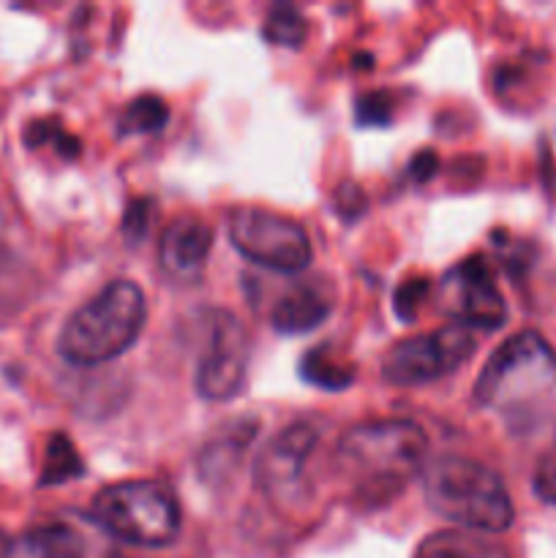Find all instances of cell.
Here are the masks:
<instances>
[{
	"mask_svg": "<svg viewBox=\"0 0 556 558\" xmlns=\"http://www.w3.org/2000/svg\"><path fill=\"white\" fill-rule=\"evenodd\" d=\"M147 319V303L134 281L107 283L101 292L65 319L58 352L65 363L93 368L134 347Z\"/></svg>",
	"mask_w": 556,
	"mask_h": 558,
	"instance_id": "3",
	"label": "cell"
},
{
	"mask_svg": "<svg viewBox=\"0 0 556 558\" xmlns=\"http://www.w3.org/2000/svg\"><path fill=\"white\" fill-rule=\"evenodd\" d=\"M229 240L240 256L276 272H300L314 256L303 223L254 205L229 216Z\"/></svg>",
	"mask_w": 556,
	"mask_h": 558,
	"instance_id": "6",
	"label": "cell"
},
{
	"mask_svg": "<svg viewBox=\"0 0 556 558\" xmlns=\"http://www.w3.org/2000/svg\"><path fill=\"white\" fill-rule=\"evenodd\" d=\"M556 390V352L532 330L507 338L474 381V401L485 409L516 414Z\"/></svg>",
	"mask_w": 556,
	"mask_h": 558,
	"instance_id": "4",
	"label": "cell"
},
{
	"mask_svg": "<svg viewBox=\"0 0 556 558\" xmlns=\"http://www.w3.org/2000/svg\"><path fill=\"white\" fill-rule=\"evenodd\" d=\"M532 488L540 501H545V505H556V445L540 458L537 469H534Z\"/></svg>",
	"mask_w": 556,
	"mask_h": 558,
	"instance_id": "20",
	"label": "cell"
},
{
	"mask_svg": "<svg viewBox=\"0 0 556 558\" xmlns=\"http://www.w3.org/2000/svg\"><path fill=\"white\" fill-rule=\"evenodd\" d=\"M251 436H254V423H251L245 430H238L234 439L210 441L207 450L202 452V474H205V477H218L221 469L232 466V463L238 461L240 452L245 450V445L251 441Z\"/></svg>",
	"mask_w": 556,
	"mask_h": 558,
	"instance_id": "19",
	"label": "cell"
},
{
	"mask_svg": "<svg viewBox=\"0 0 556 558\" xmlns=\"http://www.w3.org/2000/svg\"><path fill=\"white\" fill-rule=\"evenodd\" d=\"M442 303L447 314H452L456 325L469 327V330L472 327L496 330L507 319L505 298L483 256L461 262L456 270L447 272L442 283Z\"/></svg>",
	"mask_w": 556,
	"mask_h": 558,
	"instance_id": "8",
	"label": "cell"
},
{
	"mask_svg": "<svg viewBox=\"0 0 556 558\" xmlns=\"http://www.w3.org/2000/svg\"><path fill=\"white\" fill-rule=\"evenodd\" d=\"M425 501L452 526L474 534H501L516 521V507L499 474L461 456L425 463Z\"/></svg>",
	"mask_w": 556,
	"mask_h": 558,
	"instance_id": "2",
	"label": "cell"
},
{
	"mask_svg": "<svg viewBox=\"0 0 556 558\" xmlns=\"http://www.w3.org/2000/svg\"><path fill=\"white\" fill-rule=\"evenodd\" d=\"M425 294H428V281L423 278H414V281H403L401 289L396 292V311L401 319H414L423 305Z\"/></svg>",
	"mask_w": 556,
	"mask_h": 558,
	"instance_id": "21",
	"label": "cell"
},
{
	"mask_svg": "<svg viewBox=\"0 0 556 558\" xmlns=\"http://www.w3.org/2000/svg\"><path fill=\"white\" fill-rule=\"evenodd\" d=\"M436 153L434 150H423V153H418V156H414V161L409 163V172L414 174V180H428V178H434V172H436Z\"/></svg>",
	"mask_w": 556,
	"mask_h": 558,
	"instance_id": "24",
	"label": "cell"
},
{
	"mask_svg": "<svg viewBox=\"0 0 556 558\" xmlns=\"http://www.w3.org/2000/svg\"><path fill=\"white\" fill-rule=\"evenodd\" d=\"M358 123L360 125H385L390 123V101L385 93H365L358 98Z\"/></svg>",
	"mask_w": 556,
	"mask_h": 558,
	"instance_id": "22",
	"label": "cell"
},
{
	"mask_svg": "<svg viewBox=\"0 0 556 558\" xmlns=\"http://www.w3.org/2000/svg\"><path fill=\"white\" fill-rule=\"evenodd\" d=\"M414 558H510L501 545L463 529H445L420 543Z\"/></svg>",
	"mask_w": 556,
	"mask_h": 558,
	"instance_id": "14",
	"label": "cell"
},
{
	"mask_svg": "<svg viewBox=\"0 0 556 558\" xmlns=\"http://www.w3.org/2000/svg\"><path fill=\"white\" fill-rule=\"evenodd\" d=\"M309 36V20L294 5H276L265 20V38L276 47L298 49Z\"/></svg>",
	"mask_w": 556,
	"mask_h": 558,
	"instance_id": "17",
	"label": "cell"
},
{
	"mask_svg": "<svg viewBox=\"0 0 556 558\" xmlns=\"http://www.w3.org/2000/svg\"><path fill=\"white\" fill-rule=\"evenodd\" d=\"M169 120L167 104L161 101L153 93L134 98V101L125 107L123 120H120V131L125 134H153V131H161Z\"/></svg>",
	"mask_w": 556,
	"mask_h": 558,
	"instance_id": "18",
	"label": "cell"
},
{
	"mask_svg": "<svg viewBox=\"0 0 556 558\" xmlns=\"http://www.w3.org/2000/svg\"><path fill=\"white\" fill-rule=\"evenodd\" d=\"M300 374L305 381L322 387V390H343L354 381V365L338 357L333 349L316 347L300 363Z\"/></svg>",
	"mask_w": 556,
	"mask_h": 558,
	"instance_id": "15",
	"label": "cell"
},
{
	"mask_svg": "<svg viewBox=\"0 0 556 558\" xmlns=\"http://www.w3.org/2000/svg\"><path fill=\"white\" fill-rule=\"evenodd\" d=\"M316 447V430L305 423L289 425L259 452L254 466L256 485L265 496L287 501L300 496L305 463Z\"/></svg>",
	"mask_w": 556,
	"mask_h": 558,
	"instance_id": "10",
	"label": "cell"
},
{
	"mask_svg": "<svg viewBox=\"0 0 556 558\" xmlns=\"http://www.w3.org/2000/svg\"><path fill=\"white\" fill-rule=\"evenodd\" d=\"M82 472H85V463H82L80 452L71 445L69 436L55 434L47 445V458H44L41 469V485L69 483V480L80 477Z\"/></svg>",
	"mask_w": 556,
	"mask_h": 558,
	"instance_id": "16",
	"label": "cell"
},
{
	"mask_svg": "<svg viewBox=\"0 0 556 558\" xmlns=\"http://www.w3.org/2000/svg\"><path fill=\"white\" fill-rule=\"evenodd\" d=\"M249 338L238 319L218 314L213 322L210 347L202 354L194 387L205 401H232L249 379Z\"/></svg>",
	"mask_w": 556,
	"mask_h": 558,
	"instance_id": "9",
	"label": "cell"
},
{
	"mask_svg": "<svg viewBox=\"0 0 556 558\" xmlns=\"http://www.w3.org/2000/svg\"><path fill=\"white\" fill-rule=\"evenodd\" d=\"M474 352V336L463 325H445L434 332L398 341L382 363V379L396 387L436 381L461 368Z\"/></svg>",
	"mask_w": 556,
	"mask_h": 558,
	"instance_id": "7",
	"label": "cell"
},
{
	"mask_svg": "<svg viewBox=\"0 0 556 558\" xmlns=\"http://www.w3.org/2000/svg\"><path fill=\"white\" fill-rule=\"evenodd\" d=\"M3 550H5V539H3V534H0V558H3Z\"/></svg>",
	"mask_w": 556,
	"mask_h": 558,
	"instance_id": "25",
	"label": "cell"
},
{
	"mask_svg": "<svg viewBox=\"0 0 556 558\" xmlns=\"http://www.w3.org/2000/svg\"><path fill=\"white\" fill-rule=\"evenodd\" d=\"M213 251V229L202 218L183 216L164 229L158 240V259L172 276L191 278L205 267Z\"/></svg>",
	"mask_w": 556,
	"mask_h": 558,
	"instance_id": "11",
	"label": "cell"
},
{
	"mask_svg": "<svg viewBox=\"0 0 556 558\" xmlns=\"http://www.w3.org/2000/svg\"><path fill=\"white\" fill-rule=\"evenodd\" d=\"M333 294L322 281H305L287 289L273 308L270 322L281 336H303L330 316Z\"/></svg>",
	"mask_w": 556,
	"mask_h": 558,
	"instance_id": "12",
	"label": "cell"
},
{
	"mask_svg": "<svg viewBox=\"0 0 556 558\" xmlns=\"http://www.w3.org/2000/svg\"><path fill=\"white\" fill-rule=\"evenodd\" d=\"M3 558H85V548L74 529L49 523L9 539Z\"/></svg>",
	"mask_w": 556,
	"mask_h": 558,
	"instance_id": "13",
	"label": "cell"
},
{
	"mask_svg": "<svg viewBox=\"0 0 556 558\" xmlns=\"http://www.w3.org/2000/svg\"><path fill=\"white\" fill-rule=\"evenodd\" d=\"M147 227H150V216H147V202H134V205L125 210L123 216V232L125 238H131V243H136V240L142 238V234L147 232Z\"/></svg>",
	"mask_w": 556,
	"mask_h": 558,
	"instance_id": "23",
	"label": "cell"
},
{
	"mask_svg": "<svg viewBox=\"0 0 556 558\" xmlns=\"http://www.w3.org/2000/svg\"><path fill=\"white\" fill-rule=\"evenodd\" d=\"M93 518L104 532L134 548H167L183 521L178 496L156 480H125L101 488L93 499Z\"/></svg>",
	"mask_w": 556,
	"mask_h": 558,
	"instance_id": "5",
	"label": "cell"
},
{
	"mask_svg": "<svg viewBox=\"0 0 556 558\" xmlns=\"http://www.w3.org/2000/svg\"><path fill=\"white\" fill-rule=\"evenodd\" d=\"M428 439L409 420H374L352 425L338 439L336 463L363 507L390 505L425 469Z\"/></svg>",
	"mask_w": 556,
	"mask_h": 558,
	"instance_id": "1",
	"label": "cell"
}]
</instances>
